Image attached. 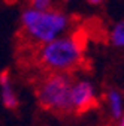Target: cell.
<instances>
[{"instance_id":"cell-7","label":"cell","mask_w":124,"mask_h":126,"mask_svg":"<svg viewBox=\"0 0 124 126\" xmlns=\"http://www.w3.org/2000/svg\"><path fill=\"white\" fill-rule=\"evenodd\" d=\"M109 42L117 50L124 51V20L117 21L109 30Z\"/></svg>"},{"instance_id":"cell-2","label":"cell","mask_w":124,"mask_h":126,"mask_svg":"<svg viewBox=\"0 0 124 126\" xmlns=\"http://www.w3.org/2000/svg\"><path fill=\"white\" fill-rule=\"evenodd\" d=\"M20 24L25 39L40 47L66 35L72 26V21L66 12L57 8H51L48 11L25 8L21 12Z\"/></svg>"},{"instance_id":"cell-1","label":"cell","mask_w":124,"mask_h":126,"mask_svg":"<svg viewBox=\"0 0 124 126\" xmlns=\"http://www.w3.org/2000/svg\"><path fill=\"white\" fill-rule=\"evenodd\" d=\"M85 59V45L78 35H63L40 45L36 60L48 74H66L78 69Z\"/></svg>"},{"instance_id":"cell-6","label":"cell","mask_w":124,"mask_h":126,"mask_svg":"<svg viewBox=\"0 0 124 126\" xmlns=\"http://www.w3.org/2000/svg\"><path fill=\"white\" fill-rule=\"evenodd\" d=\"M105 108L108 116L117 122L124 113V93L117 87L108 89L105 93Z\"/></svg>"},{"instance_id":"cell-3","label":"cell","mask_w":124,"mask_h":126,"mask_svg":"<svg viewBox=\"0 0 124 126\" xmlns=\"http://www.w3.org/2000/svg\"><path fill=\"white\" fill-rule=\"evenodd\" d=\"M72 78L66 74H48L36 87V101L45 111L54 114H70L69 90Z\"/></svg>"},{"instance_id":"cell-5","label":"cell","mask_w":124,"mask_h":126,"mask_svg":"<svg viewBox=\"0 0 124 126\" xmlns=\"http://www.w3.org/2000/svg\"><path fill=\"white\" fill-rule=\"evenodd\" d=\"M0 101L6 110H17L20 107V98L15 90L12 75L8 69L0 72Z\"/></svg>"},{"instance_id":"cell-8","label":"cell","mask_w":124,"mask_h":126,"mask_svg":"<svg viewBox=\"0 0 124 126\" xmlns=\"http://www.w3.org/2000/svg\"><path fill=\"white\" fill-rule=\"evenodd\" d=\"M35 11H48L54 8V0H28V6Z\"/></svg>"},{"instance_id":"cell-4","label":"cell","mask_w":124,"mask_h":126,"mask_svg":"<svg viewBox=\"0 0 124 126\" xmlns=\"http://www.w3.org/2000/svg\"><path fill=\"white\" fill-rule=\"evenodd\" d=\"M99 104L96 86L87 78L72 80L69 90L70 114H85Z\"/></svg>"},{"instance_id":"cell-10","label":"cell","mask_w":124,"mask_h":126,"mask_svg":"<svg viewBox=\"0 0 124 126\" xmlns=\"http://www.w3.org/2000/svg\"><path fill=\"white\" fill-rule=\"evenodd\" d=\"M87 2H88L90 5H96V6H97V5H100V3H103V2H105V0H87Z\"/></svg>"},{"instance_id":"cell-9","label":"cell","mask_w":124,"mask_h":126,"mask_svg":"<svg viewBox=\"0 0 124 126\" xmlns=\"http://www.w3.org/2000/svg\"><path fill=\"white\" fill-rule=\"evenodd\" d=\"M115 126H124V113H123V116L115 122Z\"/></svg>"}]
</instances>
